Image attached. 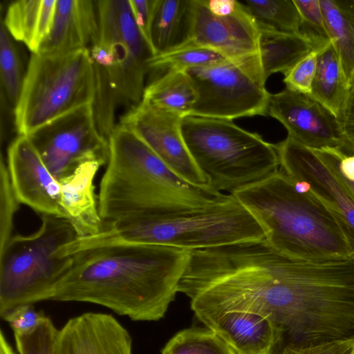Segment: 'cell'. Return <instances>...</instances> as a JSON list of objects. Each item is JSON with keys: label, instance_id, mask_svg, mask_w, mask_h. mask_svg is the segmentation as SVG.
<instances>
[{"label": "cell", "instance_id": "26", "mask_svg": "<svg viewBox=\"0 0 354 354\" xmlns=\"http://www.w3.org/2000/svg\"><path fill=\"white\" fill-rule=\"evenodd\" d=\"M229 60L209 48L183 41L148 61L149 70L186 71Z\"/></svg>", "mask_w": 354, "mask_h": 354}, {"label": "cell", "instance_id": "37", "mask_svg": "<svg viewBox=\"0 0 354 354\" xmlns=\"http://www.w3.org/2000/svg\"><path fill=\"white\" fill-rule=\"evenodd\" d=\"M346 141V155L354 154V84L338 118Z\"/></svg>", "mask_w": 354, "mask_h": 354}, {"label": "cell", "instance_id": "19", "mask_svg": "<svg viewBox=\"0 0 354 354\" xmlns=\"http://www.w3.org/2000/svg\"><path fill=\"white\" fill-rule=\"evenodd\" d=\"M102 166L99 162H86L58 179L59 205L65 218L75 229L77 237L95 235L104 227L94 185Z\"/></svg>", "mask_w": 354, "mask_h": 354}, {"label": "cell", "instance_id": "32", "mask_svg": "<svg viewBox=\"0 0 354 354\" xmlns=\"http://www.w3.org/2000/svg\"><path fill=\"white\" fill-rule=\"evenodd\" d=\"M59 330L46 317L32 332L23 335H14L19 354H55V346Z\"/></svg>", "mask_w": 354, "mask_h": 354}, {"label": "cell", "instance_id": "13", "mask_svg": "<svg viewBox=\"0 0 354 354\" xmlns=\"http://www.w3.org/2000/svg\"><path fill=\"white\" fill-rule=\"evenodd\" d=\"M182 118L141 101L130 108L119 124L138 135L179 177L196 186L209 187L185 145Z\"/></svg>", "mask_w": 354, "mask_h": 354}, {"label": "cell", "instance_id": "12", "mask_svg": "<svg viewBox=\"0 0 354 354\" xmlns=\"http://www.w3.org/2000/svg\"><path fill=\"white\" fill-rule=\"evenodd\" d=\"M259 29L254 19L239 1L227 15L210 12L205 0H189L186 38L232 61L258 55Z\"/></svg>", "mask_w": 354, "mask_h": 354}, {"label": "cell", "instance_id": "43", "mask_svg": "<svg viewBox=\"0 0 354 354\" xmlns=\"http://www.w3.org/2000/svg\"><path fill=\"white\" fill-rule=\"evenodd\" d=\"M353 354H354V353H353Z\"/></svg>", "mask_w": 354, "mask_h": 354}, {"label": "cell", "instance_id": "1", "mask_svg": "<svg viewBox=\"0 0 354 354\" xmlns=\"http://www.w3.org/2000/svg\"><path fill=\"white\" fill-rule=\"evenodd\" d=\"M73 257V264L55 286L51 301L91 303L133 321H158L178 292L189 250L116 243Z\"/></svg>", "mask_w": 354, "mask_h": 354}, {"label": "cell", "instance_id": "22", "mask_svg": "<svg viewBox=\"0 0 354 354\" xmlns=\"http://www.w3.org/2000/svg\"><path fill=\"white\" fill-rule=\"evenodd\" d=\"M351 86L330 41L318 54L312 92L309 96L339 118Z\"/></svg>", "mask_w": 354, "mask_h": 354}, {"label": "cell", "instance_id": "6", "mask_svg": "<svg viewBox=\"0 0 354 354\" xmlns=\"http://www.w3.org/2000/svg\"><path fill=\"white\" fill-rule=\"evenodd\" d=\"M180 129L194 162L216 192L232 194L279 169L274 145L232 120L187 115Z\"/></svg>", "mask_w": 354, "mask_h": 354}, {"label": "cell", "instance_id": "28", "mask_svg": "<svg viewBox=\"0 0 354 354\" xmlns=\"http://www.w3.org/2000/svg\"><path fill=\"white\" fill-rule=\"evenodd\" d=\"M241 3L257 22L281 32H299L300 17L293 0H245Z\"/></svg>", "mask_w": 354, "mask_h": 354}, {"label": "cell", "instance_id": "29", "mask_svg": "<svg viewBox=\"0 0 354 354\" xmlns=\"http://www.w3.org/2000/svg\"><path fill=\"white\" fill-rule=\"evenodd\" d=\"M0 72L2 90L15 107L21 93L24 75L17 49L2 19L0 26Z\"/></svg>", "mask_w": 354, "mask_h": 354}, {"label": "cell", "instance_id": "20", "mask_svg": "<svg viewBox=\"0 0 354 354\" xmlns=\"http://www.w3.org/2000/svg\"><path fill=\"white\" fill-rule=\"evenodd\" d=\"M57 0H19L8 7L3 24L12 38L37 53L52 28Z\"/></svg>", "mask_w": 354, "mask_h": 354}, {"label": "cell", "instance_id": "39", "mask_svg": "<svg viewBox=\"0 0 354 354\" xmlns=\"http://www.w3.org/2000/svg\"><path fill=\"white\" fill-rule=\"evenodd\" d=\"M339 171L348 180L354 181V154L345 155L339 163Z\"/></svg>", "mask_w": 354, "mask_h": 354}, {"label": "cell", "instance_id": "17", "mask_svg": "<svg viewBox=\"0 0 354 354\" xmlns=\"http://www.w3.org/2000/svg\"><path fill=\"white\" fill-rule=\"evenodd\" d=\"M197 318L238 354H274L285 333L270 319L248 312L230 311Z\"/></svg>", "mask_w": 354, "mask_h": 354}, {"label": "cell", "instance_id": "7", "mask_svg": "<svg viewBox=\"0 0 354 354\" xmlns=\"http://www.w3.org/2000/svg\"><path fill=\"white\" fill-rule=\"evenodd\" d=\"M29 235L15 234L0 250V317L24 304L50 300L55 286L71 268L73 256L59 250L77 234L64 217L41 215Z\"/></svg>", "mask_w": 354, "mask_h": 354}, {"label": "cell", "instance_id": "10", "mask_svg": "<svg viewBox=\"0 0 354 354\" xmlns=\"http://www.w3.org/2000/svg\"><path fill=\"white\" fill-rule=\"evenodd\" d=\"M279 169L293 181L305 182L309 189L335 216L354 257V195L339 176L337 167L346 155L340 149H310L292 137L274 144Z\"/></svg>", "mask_w": 354, "mask_h": 354}, {"label": "cell", "instance_id": "30", "mask_svg": "<svg viewBox=\"0 0 354 354\" xmlns=\"http://www.w3.org/2000/svg\"><path fill=\"white\" fill-rule=\"evenodd\" d=\"M293 1L300 17L299 32L312 42L315 49H322L331 41L319 0Z\"/></svg>", "mask_w": 354, "mask_h": 354}, {"label": "cell", "instance_id": "25", "mask_svg": "<svg viewBox=\"0 0 354 354\" xmlns=\"http://www.w3.org/2000/svg\"><path fill=\"white\" fill-rule=\"evenodd\" d=\"M189 0H156L151 28L153 56L183 42L187 35Z\"/></svg>", "mask_w": 354, "mask_h": 354}, {"label": "cell", "instance_id": "24", "mask_svg": "<svg viewBox=\"0 0 354 354\" xmlns=\"http://www.w3.org/2000/svg\"><path fill=\"white\" fill-rule=\"evenodd\" d=\"M330 41L348 83L354 84V0H319Z\"/></svg>", "mask_w": 354, "mask_h": 354}, {"label": "cell", "instance_id": "35", "mask_svg": "<svg viewBox=\"0 0 354 354\" xmlns=\"http://www.w3.org/2000/svg\"><path fill=\"white\" fill-rule=\"evenodd\" d=\"M354 338L311 345L287 344L280 354H353Z\"/></svg>", "mask_w": 354, "mask_h": 354}, {"label": "cell", "instance_id": "11", "mask_svg": "<svg viewBox=\"0 0 354 354\" xmlns=\"http://www.w3.org/2000/svg\"><path fill=\"white\" fill-rule=\"evenodd\" d=\"M57 180L89 162L106 165L109 145L99 131L92 104L80 107L28 136Z\"/></svg>", "mask_w": 354, "mask_h": 354}, {"label": "cell", "instance_id": "23", "mask_svg": "<svg viewBox=\"0 0 354 354\" xmlns=\"http://www.w3.org/2000/svg\"><path fill=\"white\" fill-rule=\"evenodd\" d=\"M196 100L185 71H168L145 86L142 102L182 118L189 115Z\"/></svg>", "mask_w": 354, "mask_h": 354}, {"label": "cell", "instance_id": "5", "mask_svg": "<svg viewBox=\"0 0 354 354\" xmlns=\"http://www.w3.org/2000/svg\"><path fill=\"white\" fill-rule=\"evenodd\" d=\"M97 4L99 33L89 48L95 75L92 106L97 128L107 138L116 126L118 106H134L142 101L148 61L153 55L135 22L129 0Z\"/></svg>", "mask_w": 354, "mask_h": 354}, {"label": "cell", "instance_id": "4", "mask_svg": "<svg viewBox=\"0 0 354 354\" xmlns=\"http://www.w3.org/2000/svg\"><path fill=\"white\" fill-rule=\"evenodd\" d=\"M266 238L250 211L232 194L194 209L129 217L104 223L93 236L77 237L66 247L69 254L116 243L171 246L188 250Z\"/></svg>", "mask_w": 354, "mask_h": 354}, {"label": "cell", "instance_id": "34", "mask_svg": "<svg viewBox=\"0 0 354 354\" xmlns=\"http://www.w3.org/2000/svg\"><path fill=\"white\" fill-rule=\"evenodd\" d=\"M46 317L30 304L17 307L2 319L9 324L14 335H23L32 332Z\"/></svg>", "mask_w": 354, "mask_h": 354}, {"label": "cell", "instance_id": "3", "mask_svg": "<svg viewBox=\"0 0 354 354\" xmlns=\"http://www.w3.org/2000/svg\"><path fill=\"white\" fill-rule=\"evenodd\" d=\"M232 195L254 216L267 241L281 253L315 261L352 256L343 228L330 209L310 189L299 192L280 169Z\"/></svg>", "mask_w": 354, "mask_h": 354}, {"label": "cell", "instance_id": "15", "mask_svg": "<svg viewBox=\"0 0 354 354\" xmlns=\"http://www.w3.org/2000/svg\"><path fill=\"white\" fill-rule=\"evenodd\" d=\"M6 165L20 203L40 215L64 217L59 185L28 136L19 135L8 146Z\"/></svg>", "mask_w": 354, "mask_h": 354}, {"label": "cell", "instance_id": "18", "mask_svg": "<svg viewBox=\"0 0 354 354\" xmlns=\"http://www.w3.org/2000/svg\"><path fill=\"white\" fill-rule=\"evenodd\" d=\"M99 33L97 1L57 0L53 24L37 53H66L90 47Z\"/></svg>", "mask_w": 354, "mask_h": 354}, {"label": "cell", "instance_id": "42", "mask_svg": "<svg viewBox=\"0 0 354 354\" xmlns=\"http://www.w3.org/2000/svg\"><path fill=\"white\" fill-rule=\"evenodd\" d=\"M232 350H233V349H232ZM233 351H234V350H233ZM234 354H238V353H236L234 351Z\"/></svg>", "mask_w": 354, "mask_h": 354}, {"label": "cell", "instance_id": "40", "mask_svg": "<svg viewBox=\"0 0 354 354\" xmlns=\"http://www.w3.org/2000/svg\"><path fill=\"white\" fill-rule=\"evenodd\" d=\"M0 354H15L2 330L0 331Z\"/></svg>", "mask_w": 354, "mask_h": 354}, {"label": "cell", "instance_id": "27", "mask_svg": "<svg viewBox=\"0 0 354 354\" xmlns=\"http://www.w3.org/2000/svg\"><path fill=\"white\" fill-rule=\"evenodd\" d=\"M161 354H234V351L210 328L193 327L176 333Z\"/></svg>", "mask_w": 354, "mask_h": 354}, {"label": "cell", "instance_id": "38", "mask_svg": "<svg viewBox=\"0 0 354 354\" xmlns=\"http://www.w3.org/2000/svg\"><path fill=\"white\" fill-rule=\"evenodd\" d=\"M205 3L210 12L216 15H230L239 4L236 0H205Z\"/></svg>", "mask_w": 354, "mask_h": 354}, {"label": "cell", "instance_id": "9", "mask_svg": "<svg viewBox=\"0 0 354 354\" xmlns=\"http://www.w3.org/2000/svg\"><path fill=\"white\" fill-rule=\"evenodd\" d=\"M185 71L196 93L189 115L232 120L268 113L270 93L259 54Z\"/></svg>", "mask_w": 354, "mask_h": 354}, {"label": "cell", "instance_id": "2", "mask_svg": "<svg viewBox=\"0 0 354 354\" xmlns=\"http://www.w3.org/2000/svg\"><path fill=\"white\" fill-rule=\"evenodd\" d=\"M108 141L109 156L97 196L105 223L199 208L228 195L185 181L138 135L120 124H116Z\"/></svg>", "mask_w": 354, "mask_h": 354}, {"label": "cell", "instance_id": "33", "mask_svg": "<svg viewBox=\"0 0 354 354\" xmlns=\"http://www.w3.org/2000/svg\"><path fill=\"white\" fill-rule=\"evenodd\" d=\"M320 50H313L284 75L283 81L286 88L304 95H310Z\"/></svg>", "mask_w": 354, "mask_h": 354}, {"label": "cell", "instance_id": "36", "mask_svg": "<svg viewBox=\"0 0 354 354\" xmlns=\"http://www.w3.org/2000/svg\"><path fill=\"white\" fill-rule=\"evenodd\" d=\"M156 1V0H129L135 22L152 53L151 28Z\"/></svg>", "mask_w": 354, "mask_h": 354}, {"label": "cell", "instance_id": "41", "mask_svg": "<svg viewBox=\"0 0 354 354\" xmlns=\"http://www.w3.org/2000/svg\"><path fill=\"white\" fill-rule=\"evenodd\" d=\"M339 167V165L337 167V172H338L339 178H341L342 182L344 183V185L350 189V191L354 195V181H351V180H348L346 178H345L341 174Z\"/></svg>", "mask_w": 354, "mask_h": 354}, {"label": "cell", "instance_id": "8", "mask_svg": "<svg viewBox=\"0 0 354 354\" xmlns=\"http://www.w3.org/2000/svg\"><path fill=\"white\" fill-rule=\"evenodd\" d=\"M95 97V75L88 48L66 53H32L15 108L19 135L85 105Z\"/></svg>", "mask_w": 354, "mask_h": 354}, {"label": "cell", "instance_id": "31", "mask_svg": "<svg viewBox=\"0 0 354 354\" xmlns=\"http://www.w3.org/2000/svg\"><path fill=\"white\" fill-rule=\"evenodd\" d=\"M19 202L13 190L7 165L3 156L0 163V250L12 237L14 218L19 209Z\"/></svg>", "mask_w": 354, "mask_h": 354}, {"label": "cell", "instance_id": "16", "mask_svg": "<svg viewBox=\"0 0 354 354\" xmlns=\"http://www.w3.org/2000/svg\"><path fill=\"white\" fill-rule=\"evenodd\" d=\"M55 354H132V339L113 315L87 312L59 330Z\"/></svg>", "mask_w": 354, "mask_h": 354}, {"label": "cell", "instance_id": "21", "mask_svg": "<svg viewBox=\"0 0 354 354\" xmlns=\"http://www.w3.org/2000/svg\"><path fill=\"white\" fill-rule=\"evenodd\" d=\"M257 24L258 54L266 80L274 73L285 75L315 49L312 42L300 32H285L261 23Z\"/></svg>", "mask_w": 354, "mask_h": 354}, {"label": "cell", "instance_id": "14", "mask_svg": "<svg viewBox=\"0 0 354 354\" xmlns=\"http://www.w3.org/2000/svg\"><path fill=\"white\" fill-rule=\"evenodd\" d=\"M268 113L283 125L288 136L303 145L312 149L335 148L346 153L338 118L309 95L287 88L270 94Z\"/></svg>", "mask_w": 354, "mask_h": 354}]
</instances>
